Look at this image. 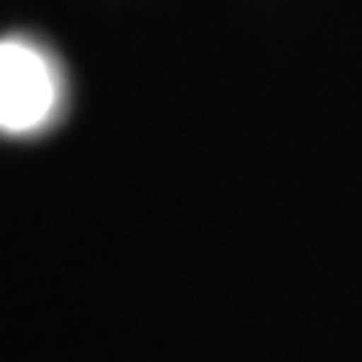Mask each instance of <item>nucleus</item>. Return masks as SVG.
<instances>
[{
	"label": "nucleus",
	"instance_id": "f257e3e1",
	"mask_svg": "<svg viewBox=\"0 0 362 362\" xmlns=\"http://www.w3.org/2000/svg\"><path fill=\"white\" fill-rule=\"evenodd\" d=\"M52 109L54 78L42 54L25 42H0V130H37Z\"/></svg>",
	"mask_w": 362,
	"mask_h": 362
}]
</instances>
